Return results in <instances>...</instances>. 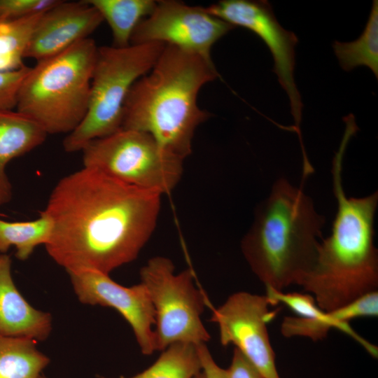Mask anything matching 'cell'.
Here are the masks:
<instances>
[{"instance_id": "cell-29", "label": "cell", "mask_w": 378, "mask_h": 378, "mask_svg": "<svg viewBox=\"0 0 378 378\" xmlns=\"http://www.w3.org/2000/svg\"><path fill=\"white\" fill-rule=\"evenodd\" d=\"M37 378H47V377H45V376H43V375H42V374H41V375H39Z\"/></svg>"}, {"instance_id": "cell-9", "label": "cell", "mask_w": 378, "mask_h": 378, "mask_svg": "<svg viewBox=\"0 0 378 378\" xmlns=\"http://www.w3.org/2000/svg\"><path fill=\"white\" fill-rule=\"evenodd\" d=\"M211 15L234 27L240 26L255 33L267 46L274 59V71L287 93L294 118L293 130L304 148L300 130L302 103L294 80L295 48L298 39L277 21L270 4L265 0H223L204 8Z\"/></svg>"}, {"instance_id": "cell-19", "label": "cell", "mask_w": 378, "mask_h": 378, "mask_svg": "<svg viewBox=\"0 0 378 378\" xmlns=\"http://www.w3.org/2000/svg\"><path fill=\"white\" fill-rule=\"evenodd\" d=\"M51 232L52 221L43 211L34 220L11 223L0 220V253L15 246V256L25 260L36 246L48 243Z\"/></svg>"}, {"instance_id": "cell-23", "label": "cell", "mask_w": 378, "mask_h": 378, "mask_svg": "<svg viewBox=\"0 0 378 378\" xmlns=\"http://www.w3.org/2000/svg\"><path fill=\"white\" fill-rule=\"evenodd\" d=\"M266 295L272 301V305L282 303L298 314V316L321 320H326L328 317V312L318 307L310 294L284 293V290L266 288Z\"/></svg>"}, {"instance_id": "cell-22", "label": "cell", "mask_w": 378, "mask_h": 378, "mask_svg": "<svg viewBox=\"0 0 378 378\" xmlns=\"http://www.w3.org/2000/svg\"><path fill=\"white\" fill-rule=\"evenodd\" d=\"M332 313V318L328 320L298 316L284 317L280 327L281 333L285 337H304L317 341L324 339L331 328H336L350 336L364 349L370 346V342L349 326L347 315L342 309H336Z\"/></svg>"}, {"instance_id": "cell-18", "label": "cell", "mask_w": 378, "mask_h": 378, "mask_svg": "<svg viewBox=\"0 0 378 378\" xmlns=\"http://www.w3.org/2000/svg\"><path fill=\"white\" fill-rule=\"evenodd\" d=\"M332 48L341 67L351 71L366 66L378 77V1L374 0L362 34L351 42L335 41Z\"/></svg>"}, {"instance_id": "cell-1", "label": "cell", "mask_w": 378, "mask_h": 378, "mask_svg": "<svg viewBox=\"0 0 378 378\" xmlns=\"http://www.w3.org/2000/svg\"><path fill=\"white\" fill-rule=\"evenodd\" d=\"M161 196L83 167L59 180L43 211L52 221L46 251L68 273L109 274L150 239Z\"/></svg>"}, {"instance_id": "cell-4", "label": "cell", "mask_w": 378, "mask_h": 378, "mask_svg": "<svg viewBox=\"0 0 378 378\" xmlns=\"http://www.w3.org/2000/svg\"><path fill=\"white\" fill-rule=\"evenodd\" d=\"M325 223L302 189L281 178L258 206L241 252L266 288L284 290L298 285L312 267Z\"/></svg>"}, {"instance_id": "cell-15", "label": "cell", "mask_w": 378, "mask_h": 378, "mask_svg": "<svg viewBox=\"0 0 378 378\" xmlns=\"http://www.w3.org/2000/svg\"><path fill=\"white\" fill-rule=\"evenodd\" d=\"M47 135L38 123L17 110L0 109V206L12 196L6 165L41 145Z\"/></svg>"}, {"instance_id": "cell-5", "label": "cell", "mask_w": 378, "mask_h": 378, "mask_svg": "<svg viewBox=\"0 0 378 378\" xmlns=\"http://www.w3.org/2000/svg\"><path fill=\"white\" fill-rule=\"evenodd\" d=\"M97 49L88 38L36 62L20 86L16 110L48 134L71 133L88 111Z\"/></svg>"}, {"instance_id": "cell-27", "label": "cell", "mask_w": 378, "mask_h": 378, "mask_svg": "<svg viewBox=\"0 0 378 378\" xmlns=\"http://www.w3.org/2000/svg\"><path fill=\"white\" fill-rule=\"evenodd\" d=\"M197 349L204 378H227L225 370L216 363L206 344L197 345Z\"/></svg>"}, {"instance_id": "cell-12", "label": "cell", "mask_w": 378, "mask_h": 378, "mask_svg": "<svg viewBox=\"0 0 378 378\" xmlns=\"http://www.w3.org/2000/svg\"><path fill=\"white\" fill-rule=\"evenodd\" d=\"M68 274L80 302L115 309L131 326L141 353L150 355L156 351L155 311L142 283L125 287L108 274L92 270Z\"/></svg>"}, {"instance_id": "cell-7", "label": "cell", "mask_w": 378, "mask_h": 378, "mask_svg": "<svg viewBox=\"0 0 378 378\" xmlns=\"http://www.w3.org/2000/svg\"><path fill=\"white\" fill-rule=\"evenodd\" d=\"M83 167L126 183L169 193L179 182L183 160L165 151L148 134L121 129L82 150Z\"/></svg>"}, {"instance_id": "cell-16", "label": "cell", "mask_w": 378, "mask_h": 378, "mask_svg": "<svg viewBox=\"0 0 378 378\" xmlns=\"http://www.w3.org/2000/svg\"><path fill=\"white\" fill-rule=\"evenodd\" d=\"M108 24L113 46H129L137 25L153 11L157 1L153 0H86Z\"/></svg>"}, {"instance_id": "cell-13", "label": "cell", "mask_w": 378, "mask_h": 378, "mask_svg": "<svg viewBox=\"0 0 378 378\" xmlns=\"http://www.w3.org/2000/svg\"><path fill=\"white\" fill-rule=\"evenodd\" d=\"M103 21L99 11L86 0H59L40 16L30 37L25 58L38 62L57 55L90 38Z\"/></svg>"}, {"instance_id": "cell-24", "label": "cell", "mask_w": 378, "mask_h": 378, "mask_svg": "<svg viewBox=\"0 0 378 378\" xmlns=\"http://www.w3.org/2000/svg\"><path fill=\"white\" fill-rule=\"evenodd\" d=\"M59 0H0V21L15 20L46 11Z\"/></svg>"}, {"instance_id": "cell-14", "label": "cell", "mask_w": 378, "mask_h": 378, "mask_svg": "<svg viewBox=\"0 0 378 378\" xmlns=\"http://www.w3.org/2000/svg\"><path fill=\"white\" fill-rule=\"evenodd\" d=\"M51 330L50 314L24 298L12 278L10 257L0 253V333L38 342L46 340Z\"/></svg>"}, {"instance_id": "cell-21", "label": "cell", "mask_w": 378, "mask_h": 378, "mask_svg": "<svg viewBox=\"0 0 378 378\" xmlns=\"http://www.w3.org/2000/svg\"><path fill=\"white\" fill-rule=\"evenodd\" d=\"M42 13L0 21V71H12L24 66L23 59L30 37Z\"/></svg>"}, {"instance_id": "cell-26", "label": "cell", "mask_w": 378, "mask_h": 378, "mask_svg": "<svg viewBox=\"0 0 378 378\" xmlns=\"http://www.w3.org/2000/svg\"><path fill=\"white\" fill-rule=\"evenodd\" d=\"M225 370L227 378H264L259 370L235 347L230 365Z\"/></svg>"}, {"instance_id": "cell-25", "label": "cell", "mask_w": 378, "mask_h": 378, "mask_svg": "<svg viewBox=\"0 0 378 378\" xmlns=\"http://www.w3.org/2000/svg\"><path fill=\"white\" fill-rule=\"evenodd\" d=\"M31 67L26 65L12 71H0V109L16 108L18 92Z\"/></svg>"}, {"instance_id": "cell-20", "label": "cell", "mask_w": 378, "mask_h": 378, "mask_svg": "<svg viewBox=\"0 0 378 378\" xmlns=\"http://www.w3.org/2000/svg\"><path fill=\"white\" fill-rule=\"evenodd\" d=\"M201 372L197 346L178 342L162 351L160 356L149 368L128 378H194Z\"/></svg>"}, {"instance_id": "cell-8", "label": "cell", "mask_w": 378, "mask_h": 378, "mask_svg": "<svg viewBox=\"0 0 378 378\" xmlns=\"http://www.w3.org/2000/svg\"><path fill=\"white\" fill-rule=\"evenodd\" d=\"M140 278L155 311L156 351L174 343L197 346L209 340L201 318L206 300L194 286L190 269L176 274L170 259L155 256L141 267Z\"/></svg>"}, {"instance_id": "cell-6", "label": "cell", "mask_w": 378, "mask_h": 378, "mask_svg": "<svg viewBox=\"0 0 378 378\" xmlns=\"http://www.w3.org/2000/svg\"><path fill=\"white\" fill-rule=\"evenodd\" d=\"M162 43L98 47L87 113L63 141L65 151L82 150L91 141L122 129L123 107L134 83L155 65Z\"/></svg>"}, {"instance_id": "cell-17", "label": "cell", "mask_w": 378, "mask_h": 378, "mask_svg": "<svg viewBox=\"0 0 378 378\" xmlns=\"http://www.w3.org/2000/svg\"><path fill=\"white\" fill-rule=\"evenodd\" d=\"M35 340L0 333V378H37L49 358L36 348Z\"/></svg>"}, {"instance_id": "cell-3", "label": "cell", "mask_w": 378, "mask_h": 378, "mask_svg": "<svg viewBox=\"0 0 378 378\" xmlns=\"http://www.w3.org/2000/svg\"><path fill=\"white\" fill-rule=\"evenodd\" d=\"M349 141L343 136L332 160L337 211L330 235L320 242L316 260L298 284L322 310L330 312L378 290V254L374 218L378 193L347 197L342 186V161Z\"/></svg>"}, {"instance_id": "cell-2", "label": "cell", "mask_w": 378, "mask_h": 378, "mask_svg": "<svg viewBox=\"0 0 378 378\" xmlns=\"http://www.w3.org/2000/svg\"><path fill=\"white\" fill-rule=\"evenodd\" d=\"M219 74L202 56L166 45L153 68L131 88L122 129L150 134L167 153L184 160L198 125L211 115L197 103L206 83Z\"/></svg>"}, {"instance_id": "cell-28", "label": "cell", "mask_w": 378, "mask_h": 378, "mask_svg": "<svg viewBox=\"0 0 378 378\" xmlns=\"http://www.w3.org/2000/svg\"><path fill=\"white\" fill-rule=\"evenodd\" d=\"M194 378H204L202 372H201L200 374L196 375Z\"/></svg>"}, {"instance_id": "cell-10", "label": "cell", "mask_w": 378, "mask_h": 378, "mask_svg": "<svg viewBox=\"0 0 378 378\" xmlns=\"http://www.w3.org/2000/svg\"><path fill=\"white\" fill-rule=\"evenodd\" d=\"M270 306L266 295L239 291L213 310L211 321L218 327L223 346L234 345L264 378H280L267 328L275 315Z\"/></svg>"}, {"instance_id": "cell-11", "label": "cell", "mask_w": 378, "mask_h": 378, "mask_svg": "<svg viewBox=\"0 0 378 378\" xmlns=\"http://www.w3.org/2000/svg\"><path fill=\"white\" fill-rule=\"evenodd\" d=\"M234 27L204 8L159 1L151 14L136 27L130 44L162 43L211 60L213 45Z\"/></svg>"}]
</instances>
